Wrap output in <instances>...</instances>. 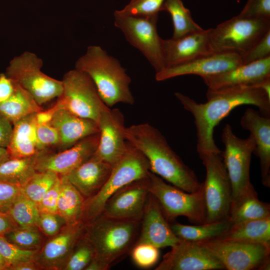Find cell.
Listing matches in <instances>:
<instances>
[{
  "instance_id": "49",
  "label": "cell",
  "mask_w": 270,
  "mask_h": 270,
  "mask_svg": "<svg viewBox=\"0 0 270 270\" xmlns=\"http://www.w3.org/2000/svg\"><path fill=\"white\" fill-rule=\"evenodd\" d=\"M62 107L58 100L51 108L46 110H41L36 114L38 124H50L56 112Z\"/></svg>"
},
{
  "instance_id": "39",
  "label": "cell",
  "mask_w": 270,
  "mask_h": 270,
  "mask_svg": "<svg viewBox=\"0 0 270 270\" xmlns=\"http://www.w3.org/2000/svg\"><path fill=\"white\" fill-rule=\"evenodd\" d=\"M166 0H131L122 10L116 12L120 14L136 16H150L158 15L163 11Z\"/></svg>"
},
{
  "instance_id": "9",
  "label": "cell",
  "mask_w": 270,
  "mask_h": 270,
  "mask_svg": "<svg viewBox=\"0 0 270 270\" xmlns=\"http://www.w3.org/2000/svg\"><path fill=\"white\" fill-rule=\"evenodd\" d=\"M200 158L206 170L203 182L204 223L228 219L232 199V189L222 154L210 153Z\"/></svg>"
},
{
  "instance_id": "46",
  "label": "cell",
  "mask_w": 270,
  "mask_h": 270,
  "mask_svg": "<svg viewBox=\"0 0 270 270\" xmlns=\"http://www.w3.org/2000/svg\"><path fill=\"white\" fill-rule=\"evenodd\" d=\"M21 192V187L0 181V212H7Z\"/></svg>"
},
{
  "instance_id": "54",
  "label": "cell",
  "mask_w": 270,
  "mask_h": 270,
  "mask_svg": "<svg viewBox=\"0 0 270 270\" xmlns=\"http://www.w3.org/2000/svg\"><path fill=\"white\" fill-rule=\"evenodd\" d=\"M8 265L0 254V270H8Z\"/></svg>"
},
{
  "instance_id": "50",
  "label": "cell",
  "mask_w": 270,
  "mask_h": 270,
  "mask_svg": "<svg viewBox=\"0 0 270 270\" xmlns=\"http://www.w3.org/2000/svg\"><path fill=\"white\" fill-rule=\"evenodd\" d=\"M18 226L8 213L0 212V235L4 236Z\"/></svg>"
},
{
  "instance_id": "14",
  "label": "cell",
  "mask_w": 270,
  "mask_h": 270,
  "mask_svg": "<svg viewBox=\"0 0 270 270\" xmlns=\"http://www.w3.org/2000/svg\"><path fill=\"white\" fill-rule=\"evenodd\" d=\"M148 194V176L116 192L105 203L101 214L112 219L140 222Z\"/></svg>"
},
{
  "instance_id": "16",
  "label": "cell",
  "mask_w": 270,
  "mask_h": 270,
  "mask_svg": "<svg viewBox=\"0 0 270 270\" xmlns=\"http://www.w3.org/2000/svg\"><path fill=\"white\" fill-rule=\"evenodd\" d=\"M224 268L199 242L182 240L171 247L156 270H216Z\"/></svg>"
},
{
  "instance_id": "17",
  "label": "cell",
  "mask_w": 270,
  "mask_h": 270,
  "mask_svg": "<svg viewBox=\"0 0 270 270\" xmlns=\"http://www.w3.org/2000/svg\"><path fill=\"white\" fill-rule=\"evenodd\" d=\"M98 125L99 140L95 154L113 167L126 148L124 116L119 109L108 108L102 112Z\"/></svg>"
},
{
  "instance_id": "12",
  "label": "cell",
  "mask_w": 270,
  "mask_h": 270,
  "mask_svg": "<svg viewBox=\"0 0 270 270\" xmlns=\"http://www.w3.org/2000/svg\"><path fill=\"white\" fill-rule=\"evenodd\" d=\"M228 270H270V244L214 239L199 242Z\"/></svg>"
},
{
  "instance_id": "4",
  "label": "cell",
  "mask_w": 270,
  "mask_h": 270,
  "mask_svg": "<svg viewBox=\"0 0 270 270\" xmlns=\"http://www.w3.org/2000/svg\"><path fill=\"white\" fill-rule=\"evenodd\" d=\"M140 226V222L112 219L101 214L84 224V235L93 248L94 258L108 270L134 247Z\"/></svg>"
},
{
  "instance_id": "28",
  "label": "cell",
  "mask_w": 270,
  "mask_h": 270,
  "mask_svg": "<svg viewBox=\"0 0 270 270\" xmlns=\"http://www.w3.org/2000/svg\"><path fill=\"white\" fill-rule=\"evenodd\" d=\"M217 239L270 244V216L233 224Z\"/></svg>"
},
{
  "instance_id": "34",
  "label": "cell",
  "mask_w": 270,
  "mask_h": 270,
  "mask_svg": "<svg viewBox=\"0 0 270 270\" xmlns=\"http://www.w3.org/2000/svg\"><path fill=\"white\" fill-rule=\"evenodd\" d=\"M20 226L38 227L40 212L38 204L22 192L7 212Z\"/></svg>"
},
{
  "instance_id": "43",
  "label": "cell",
  "mask_w": 270,
  "mask_h": 270,
  "mask_svg": "<svg viewBox=\"0 0 270 270\" xmlns=\"http://www.w3.org/2000/svg\"><path fill=\"white\" fill-rule=\"evenodd\" d=\"M238 15L246 18L270 20V0H248Z\"/></svg>"
},
{
  "instance_id": "15",
  "label": "cell",
  "mask_w": 270,
  "mask_h": 270,
  "mask_svg": "<svg viewBox=\"0 0 270 270\" xmlns=\"http://www.w3.org/2000/svg\"><path fill=\"white\" fill-rule=\"evenodd\" d=\"M98 140L99 132L58 152H40L36 154V171L52 172L60 176H66L96 152Z\"/></svg>"
},
{
  "instance_id": "40",
  "label": "cell",
  "mask_w": 270,
  "mask_h": 270,
  "mask_svg": "<svg viewBox=\"0 0 270 270\" xmlns=\"http://www.w3.org/2000/svg\"><path fill=\"white\" fill-rule=\"evenodd\" d=\"M159 255L158 248L148 244H137L132 249L133 260L142 268L153 266L158 262Z\"/></svg>"
},
{
  "instance_id": "21",
  "label": "cell",
  "mask_w": 270,
  "mask_h": 270,
  "mask_svg": "<svg viewBox=\"0 0 270 270\" xmlns=\"http://www.w3.org/2000/svg\"><path fill=\"white\" fill-rule=\"evenodd\" d=\"M211 30L202 29L180 38L162 39L165 68L212 54L209 47Z\"/></svg>"
},
{
  "instance_id": "47",
  "label": "cell",
  "mask_w": 270,
  "mask_h": 270,
  "mask_svg": "<svg viewBox=\"0 0 270 270\" xmlns=\"http://www.w3.org/2000/svg\"><path fill=\"white\" fill-rule=\"evenodd\" d=\"M12 124L0 114V147H8L12 136Z\"/></svg>"
},
{
  "instance_id": "38",
  "label": "cell",
  "mask_w": 270,
  "mask_h": 270,
  "mask_svg": "<svg viewBox=\"0 0 270 270\" xmlns=\"http://www.w3.org/2000/svg\"><path fill=\"white\" fill-rule=\"evenodd\" d=\"M38 251L22 249L0 235V254L9 266L30 260H36Z\"/></svg>"
},
{
  "instance_id": "53",
  "label": "cell",
  "mask_w": 270,
  "mask_h": 270,
  "mask_svg": "<svg viewBox=\"0 0 270 270\" xmlns=\"http://www.w3.org/2000/svg\"><path fill=\"white\" fill-rule=\"evenodd\" d=\"M10 158V154L7 148L0 147V165Z\"/></svg>"
},
{
  "instance_id": "32",
  "label": "cell",
  "mask_w": 270,
  "mask_h": 270,
  "mask_svg": "<svg viewBox=\"0 0 270 270\" xmlns=\"http://www.w3.org/2000/svg\"><path fill=\"white\" fill-rule=\"evenodd\" d=\"M36 154L27 158H10L4 162L0 165V181L23 186L36 172Z\"/></svg>"
},
{
  "instance_id": "44",
  "label": "cell",
  "mask_w": 270,
  "mask_h": 270,
  "mask_svg": "<svg viewBox=\"0 0 270 270\" xmlns=\"http://www.w3.org/2000/svg\"><path fill=\"white\" fill-rule=\"evenodd\" d=\"M65 224L64 220L58 213L40 212L38 228L46 236L56 234Z\"/></svg>"
},
{
  "instance_id": "25",
  "label": "cell",
  "mask_w": 270,
  "mask_h": 270,
  "mask_svg": "<svg viewBox=\"0 0 270 270\" xmlns=\"http://www.w3.org/2000/svg\"><path fill=\"white\" fill-rule=\"evenodd\" d=\"M50 124L60 136L58 147L68 148L82 140L99 132L98 125L93 120L77 116L61 107L54 114Z\"/></svg>"
},
{
  "instance_id": "1",
  "label": "cell",
  "mask_w": 270,
  "mask_h": 270,
  "mask_svg": "<svg viewBox=\"0 0 270 270\" xmlns=\"http://www.w3.org/2000/svg\"><path fill=\"white\" fill-rule=\"evenodd\" d=\"M206 95L207 102L198 103L181 92L174 93L183 108L194 117L200 157L210 153L222 154L214 140V129L234 108L252 105L262 115L270 118V96L259 87L240 86L208 89Z\"/></svg>"
},
{
  "instance_id": "23",
  "label": "cell",
  "mask_w": 270,
  "mask_h": 270,
  "mask_svg": "<svg viewBox=\"0 0 270 270\" xmlns=\"http://www.w3.org/2000/svg\"><path fill=\"white\" fill-rule=\"evenodd\" d=\"M270 77V56L242 64L218 74L202 78L208 89L216 90L240 86H256Z\"/></svg>"
},
{
  "instance_id": "3",
  "label": "cell",
  "mask_w": 270,
  "mask_h": 270,
  "mask_svg": "<svg viewBox=\"0 0 270 270\" xmlns=\"http://www.w3.org/2000/svg\"><path fill=\"white\" fill-rule=\"evenodd\" d=\"M75 68L86 74L94 84L104 102L108 108L118 103L133 104L130 88L131 78L116 58L100 46H90L78 58Z\"/></svg>"
},
{
  "instance_id": "6",
  "label": "cell",
  "mask_w": 270,
  "mask_h": 270,
  "mask_svg": "<svg viewBox=\"0 0 270 270\" xmlns=\"http://www.w3.org/2000/svg\"><path fill=\"white\" fill-rule=\"evenodd\" d=\"M270 30V20L234 16L212 28L209 47L212 53L241 56Z\"/></svg>"
},
{
  "instance_id": "10",
  "label": "cell",
  "mask_w": 270,
  "mask_h": 270,
  "mask_svg": "<svg viewBox=\"0 0 270 270\" xmlns=\"http://www.w3.org/2000/svg\"><path fill=\"white\" fill-rule=\"evenodd\" d=\"M62 92L58 100L72 114L98 123L108 107L104 102L90 78L76 68L63 76Z\"/></svg>"
},
{
  "instance_id": "13",
  "label": "cell",
  "mask_w": 270,
  "mask_h": 270,
  "mask_svg": "<svg viewBox=\"0 0 270 270\" xmlns=\"http://www.w3.org/2000/svg\"><path fill=\"white\" fill-rule=\"evenodd\" d=\"M222 139L224 146L222 156L230 182L232 200L252 185L250 169L256 144L252 135L240 138L228 124L222 129Z\"/></svg>"
},
{
  "instance_id": "29",
  "label": "cell",
  "mask_w": 270,
  "mask_h": 270,
  "mask_svg": "<svg viewBox=\"0 0 270 270\" xmlns=\"http://www.w3.org/2000/svg\"><path fill=\"white\" fill-rule=\"evenodd\" d=\"M232 223L228 218L210 223L189 226L174 223L170 224L174 234L180 240L202 242L219 238L227 232Z\"/></svg>"
},
{
  "instance_id": "35",
  "label": "cell",
  "mask_w": 270,
  "mask_h": 270,
  "mask_svg": "<svg viewBox=\"0 0 270 270\" xmlns=\"http://www.w3.org/2000/svg\"><path fill=\"white\" fill-rule=\"evenodd\" d=\"M41 230L37 226H18L4 235L10 242L28 250L39 251L42 246Z\"/></svg>"
},
{
  "instance_id": "22",
  "label": "cell",
  "mask_w": 270,
  "mask_h": 270,
  "mask_svg": "<svg viewBox=\"0 0 270 270\" xmlns=\"http://www.w3.org/2000/svg\"><path fill=\"white\" fill-rule=\"evenodd\" d=\"M240 124L249 131L256 144L254 153L258 158L262 184L270 187V118L253 108L246 109Z\"/></svg>"
},
{
  "instance_id": "36",
  "label": "cell",
  "mask_w": 270,
  "mask_h": 270,
  "mask_svg": "<svg viewBox=\"0 0 270 270\" xmlns=\"http://www.w3.org/2000/svg\"><path fill=\"white\" fill-rule=\"evenodd\" d=\"M60 176L52 172H36L21 187L22 192L38 204L43 196L56 183Z\"/></svg>"
},
{
  "instance_id": "2",
  "label": "cell",
  "mask_w": 270,
  "mask_h": 270,
  "mask_svg": "<svg viewBox=\"0 0 270 270\" xmlns=\"http://www.w3.org/2000/svg\"><path fill=\"white\" fill-rule=\"evenodd\" d=\"M128 142L146 158L150 170L169 184L188 192L200 190V182L194 172L170 146L156 128L148 123L126 127Z\"/></svg>"
},
{
  "instance_id": "45",
  "label": "cell",
  "mask_w": 270,
  "mask_h": 270,
  "mask_svg": "<svg viewBox=\"0 0 270 270\" xmlns=\"http://www.w3.org/2000/svg\"><path fill=\"white\" fill-rule=\"evenodd\" d=\"M60 176L56 183L43 196L38 204L40 212H57V205L59 197Z\"/></svg>"
},
{
  "instance_id": "41",
  "label": "cell",
  "mask_w": 270,
  "mask_h": 270,
  "mask_svg": "<svg viewBox=\"0 0 270 270\" xmlns=\"http://www.w3.org/2000/svg\"><path fill=\"white\" fill-rule=\"evenodd\" d=\"M36 138L38 152L59 146V134L50 124H37Z\"/></svg>"
},
{
  "instance_id": "31",
  "label": "cell",
  "mask_w": 270,
  "mask_h": 270,
  "mask_svg": "<svg viewBox=\"0 0 270 270\" xmlns=\"http://www.w3.org/2000/svg\"><path fill=\"white\" fill-rule=\"evenodd\" d=\"M14 84L15 90L12 95L0 104V114L12 124L28 115L42 110L30 94Z\"/></svg>"
},
{
  "instance_id": "24",
  "label": "cell",
  "mask_w": 270,
  "mask_h": 270,
  "mask_svg": "<svg viewBox=\"0 0 270 270\" xmlns=\"http://www.w3.org/2000/svg\"><path fill=\"white\" fill-rule=\"evenodd\" d=\"M112 167L95 153L64 176L85 200L96 194L107 181Z\"/></svg>"
},
{
  "instance_id": "37",
  "label": "cell",
  "mask_w": 270,
  "mask_h": 270,
  "mask_svg": "<svg viewBox=\"0 0 270 270\" xmlns=\"http://www.w3.org/2000/svg\"><path fill=\"white\" fill-rule=\"evenodd\" d=\"M94 257L93 248L83 233L69 257L64 270H84Z\"/></svg>"
},
{
  "instance_id": "26",
  "label": "cell",
  "mask_w": 270,
  "mask_h": 270,
  "mask_svg": "<svg viewBox=\"0 0 270 270\" xmlns=\"http://www.w3.org/2000/svg\"><path fill=\"white\" fill-rule=\"evenodd\" d=\"M36 114L28 115L12 124V136L6 148L10 158L30 157L38 152Z\"/></svg>"
},
{
  "instance_id": "52",
  "label": "cell",
  "mask_w": 270,
  "mask_h": 270,
  "mask_svg": "<svg viewBox=\"0 0 270 270\" xmlns=\"http://www.w3.org/2000/svg\"><path fill=\"white\" fill-rule=\"evenodd\" d=\"M106 266L94 257L90 262L84 270H106Z\"/></svg>"
},
{
  "instance_id": "20",
  "label": "cell",
  "mask_w": 270,
  "mask_h": 270,
  "mask_svg": "<svg viewBox=\"0 0 270 270\" xmlns=\"http://www.w3.org/2000/svg\"><path fill=\"white\" fill-rule=\"evenodd\" d=\"M135 244L146 243L160 248L172 247L179 239L172 232L156 199L149 192Z\"/></svg>"
},
{
  "instance_id": "8",
  "label": "cell",
  "mask_w": 270,
  "mask_h": 270,
  "mask_svg": "<svg viewBox=\"0 0 270 270\" xmlns=\"http://www.w3.org/2000/svg\"><path fill=\"white\" fill-rule=\"evenodd\" d=\"M148 191L158 200L168 220L186 217L190 222L204 223L206 207L203 184L197 191L188 192L150 172Z\"/></svg>"
},
{
  "instance_id": "18",
  "label": "cell",
  "mask_w": 270,
  "mask_h": 270,
  "mask_svg": "<svg viewBox=\"0 0 270 270\" xmlns=\"http://www.w3.org/2000/svg\"><path fill=\"white\" fill-rule=\"evenodd\" d=\"M242 64L240 56L234 53H212L156 72L155 79L161 82L184 75H198L202 78L221 74Z\"/></svg>"
},
{
  "instance_id": "5",
  "label": "cell",
  "mask_w": 270,
  "mask_h": 270,
  "mask_svg": "<svg viewBox=\"0 0 270 270\" xmlns=\"http://www.w3.org/2000/svg\"><path fill=\"white\" fill-rule=\"evenodd\" d=\"M150 172L146 158L128 142L124 154L112 167L105 184L96 194L84 200L80 220L86 224L96 219L102 214L105 203L116 192L134 180L148 177Z\"/></svg>"
},
{
  "instance_id": "27",
  "label": "cell",
  "mask_w": 270,
  "mask_h": 270,
  "mask_svg": "<svg viewBox=\"0 0 270 270\" xmlns=\"http://www.w3.org/2000/svg\"><path fill=\"white\" fill-rule=\"evenodd\" d=\"M270 216V205L260 201L252 185L232 202L228 219L233 224Z\"/></svg>"
},
{
  "instance_id": "48",
  "label": "cell",
  "mask_w": 270,
  "mask_h": 270,
  "mask_svg": "<svg viewBox=\"0 0 270 270\" xmlns=\"http://www.w3.org/2000/svg\"><path fill=\"white\" fill-rule=\"evenodd\" d=\"M15 90V84L5 74H0V104L8 100Z\"/></svg>"
},
{
  "instance_id": "51",
  "label": "cell",
  "mask_w": 270,
  "mask_h": 270,
  "mask_svg": "<svg viewBox=\"0 0 270 270\" xmlns=\"http://www.w3.org/2000/svg\"><path fill=\"white\" fill-rule=\"evenodd\" d=\"M40 268L36 260H30L11 266L8 270H36Z\"/></svg>"
},
{
  "instance_id": "7",
  "label": "cell",
  "mask_w": 270,
  "mask_h": 270,
  "mask_svg": "<svg viewBox=\"0 0 270 270\" xmlns=\"http://www.w3.org/2000/svg\"><path fill=\"white\" fill-rule=\"evenodd\" d=\"M42 60L35 54L24 52L9 62L5 74L30 94L40 105L59 98L62 92V80L44 74Z\"/></svg>"
},
{
  "instance_id": "33",
  "label": "cell",
  "mask_w": 270,
  "mask_h": 270,
  "mask_svg": "<svg viewBox=\"0 0 270 270\" xmlns=\"http://www.w3.org/2000/svg\"><path fill=\"white\" fill-rule=\"evenodd\" d=\"M163 11L167 12L171 16L174 26L173 38L203 29L193 20L190 10L184 6L181 0H166Z\"/></svg>"
},
{
  "instance_id": "19",
  "label": "cell",
  "mask_w": 270,
  "mask_h": 270,
  "mask_svg": "<svg viewBox=\"0 0 270 270\" xmlns=\"http://www.w3.org/2000/svg\"><path fill=\"white\" fill-rule=\"evenodd\" d=\"M84 224L80 220L65 224L46 242L38 252L36 262L40 268L64 270L76 245L83 234Z\"/></svg>"
},
{
  "instance_id": "30",
  "label": "cell",
  "mask_w": 270,
  "mask_h": 270,
  "mask_svg": "<svg viewBox=\"0 0 270 270\" xmlns=\"http://www.w3.org/2000/svg\"><path fill=\"white\" fill-rule=\"evenodd\" d=\"M85 199L64 176H60L57 212L66 224L80 220Z\"/></svg>"
},
{
  "instance_id": "11",
  "label": "cell",
  "mask_w": 270,
  "mask_h": 270,
  "mask_svg": "<svg viewBox=\"0 0 270 270\" xmlns=\"http://www.w3.org/2000/svg\"><path fill=\"white\" fill-rule=\"evenodd\" d=\"M158 15L136 16L114 12V24L126 40L138 49L154 68L156 73L165 68L162 38L157 31Z\"/></svg>"
},
{
  "instance_id": "42",
  "label": "cell",
  "mask_w": 270,
  "mask_h": 270,
  "mask_svg": "<svg viewBox=\"0 0 270 270\" xmlns=\"http://www.w3.org/2000/svg\"><path fill=\"white\" fill-rule=\"evenodd\" d=\"M270 56V30L246 52L240 56L242 64L260 60Z\"/></svg>"
}]
</instances>
